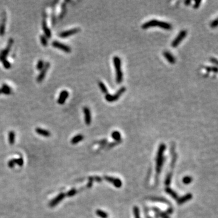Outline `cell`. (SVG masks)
Listing matches in <instances>:
<instances>
[{
	"mask_svg": "<svg viewBox=\"0 0 218 218\" xmlns=\"http://www.w3.org/2000/svg\"><path fill=\"white\" fill-rule=\"evenodd\" d=\"M158 27L167 30H170L172 29V26L171 24L167 23V22L161 21H158L157 19H154L146 22V23L143 24L142 26V28L143 29H147L150 27Z\"/></svg>",
	"mask_w": 218,
	"mask_h": 218,
	"instance_id": "1",
	"label": "cell"
},
{
	"mask_svg": "<svg viewBox=\"0 0 218 218\" xmlns=\"http://www.w3.org/2000/svg\"><path fill=\"white\" fill-rule=\"evenodd\" d=\"M113 61L116 71V81L118 84H121L123 81V73L121 69V60L119 56H115L113 58Z\"/></svg>",
	"mask_w": 218,
	"mask_h": 218,
	"instance_id": "2",
	"label": "cell"
},
{
	"mask_svg": "<svg viewBox=\"0 0 218 218\" xmlns=\"http://www.w3.org/2000/svg\"><path fill=\"white\" fill-rule=\"evenodd\" d=\"M166 148V146L164 144H161L159 146L158 151L157 153V157H156V172L157 175L161 172V168L164 163V153Z\"/></svg>",
	"mask_w": 218,
	"mask_h": 218,
	"instance_id": "3",
	"label": "cell"
},
{
	"mask_svg": "<svg viewBox=\"0 0 218 218\" xmlns=\"http://www.w3.org/2000/svg\"><path fill=\"white\" fill-rule=\"evenodd\" d=\"M126 91V88L125 87H122L119 88L117 92H116L115 94L114 95H110V94H106L105 96V99L107 101L109 102H113L119 99L120 96L124 93Z\"/></svg>",
	"mask_w": 218,
	"mask_h": 218,
	"instance_id": "4",
	"label": "cell"
},
{
	"mask_svg": "<svg viewBox=\"0 0 218 218\" xmlns=\"http://www.w3.org/2000/svg\"><path fill=\"white\" fill-rule=\"evenodd\" d=\"M14 42V40L13 38H9L7 42V45L5 49L2 50L0 52V61H3L4 60H6V58L8 56L9 51H10L12 47L13 46V44Z\"/></svg>",
	"mask_w": 218,
	"mask_h": 218,
	"instance_id": "5",
	"label": "cell"
},
{
	"mask_svg": "<svg viewBox=\"0 0 218 218\" xmlns=\"http://www.w3.org/2000/svg\"><path fill=\"white\" fill-rule=\"evenodd\" d=\"M187 35V32L186 30H182L179 33L177 37L174 39L172 42V46L173 47H176L180 44L181 42L183 41Z\"/></svg>",
	"mask_w": 218,
	"mask_h": 218,
	"instance_id": "6",
	"label": "cell"
},
{
	"mask_svg": "<svg viewBox=\"0 0 218 218\" xmlns=\"http://www.w3.org/2000/svg\"><path fill=\"white\" fill-rule=\"evenodd\" d=\"M51 46L53 47L56 48V49H60V50H62V51H64L65 53H69L72 51V49L70 46L65 45L64 44L62 43L61 42H59L58 41H54L51 42Z\"/></svg>",
	"mask_w": 218,
	"mask_h": 218,
	"instance_id": "7",
	"label": "cell"
},
{
	"mask_svg": "<svg viewBox=\"0 0 218 218\" xmlns=\"http://www.w3.org/2000/svg\"><path fill=\"white\" fill-rule=\"evenodd\" d=\"M6 22H7L6 12L5 11H3L1 14V19H0V36L1 37H3L5 34Z\"/></svg>",
	"mask_w": 218,
	"mask_h": 218,
	"instance_id": "8",
	"label": "cell"
},
{
	"mask_svg": "<svg viewBox=\"0 0 218 218\" xmlns=\"http://www.w3.org/2000/svg\"><path fill=\"white\" fill-rule=\"evenodd\" d=\"M50 67V64L49 62H47L45 63V65L44 68L42 69V70H41L39 74H38V76H37V81L38 82V83H40L44 79L45 77H46V75L47 74V71L49 70V68Z\"/></svg>",
	"mask_w": 218,
	"mask_h": 218,
	"instance_id": "9",
	"label": "cell"
},
{
	"mask_svg": "<svg viewBox=\"0 0 218 218\" xmlns=\"http://www.w3.org/2000/svg\"><path fill=\"white\" fill-rule=\"evenodd\" d=\"M80 31H81V28H73L72 29H70V30L62 32L59 34V37L62 38H67V37H69L70 36L74 35L75 34L79 32Z\"/></svg>",
	"mask_w": 218,
	"mask_h": 218,
	"instance_id": "10",
	"label": "cell"
},
{
	"mask_svg": "<svg viewBox=\"0 0 218 218\" xmlns=\"http://www.w3.org/2000/svg\"><path fill=\"white\" fill-rule=\"evenodd\" d=\"M104 179L108 182L112 183L113 185L116 188H120L122 186V181H121L119 178H115L113 177H110V176H105L104 177Z\"/></svg>",
	"mask_w": 218,
	"mask_h": 218,
	"instance_id": "11",
	"label": "cell"
},
{
	"mask_svg": "<svg viewBox=\"0 0 218 218\" xmlns=\"http://www.w3.org/2000/svg\"><path fill=\"white\" fill-rule=\"evenodd\" d=\"M69 96V93L67 90H64L61 91V92L60 93V96L58 97V99L57 100V102L60 105H63L65 103V101L67 99L68 97Z\"/></svg>",
	"mask_w": 218,
	"mask_h": 218,
	"instance_id": "12",
	"label": "cell"
},
{
	"mask_svg": "<svg viewBox=\"0 0 218 218\" xmlns=\"http://www.w3.org/2000/svg\"><path fill=\"white\" fill-rule=\"evenodd\" d=\"M83 112L84 114V121L87 125H90L92 122V116L90 108L88 107H84L83 108Z\"/></svg>",
	"mask_w": 218,
	"mask_h": 218,
	"instance_id": "13",
	"label": "cell"
},
{
	"mask_svg": "<svg viewBox=\"0 0 218 218\" xmlns=\"http://www.w3.org/2000/svg\"><path fill=\"white\" fill-rule=\"evenodd\" d=\"M65 195L64 193H60L58 196H57L54 199L51 200V202L50 203V206L51 207H53L56 206V205L58 204L61 200H63V199L65 198Z\"/></svg>",
	"mask_w": 218,
	"mask_h": 218,
	"instance_id": "14",
	"label": "cell"
},
{
	"mask_svg": "<svg viewBox=\"0 0 218 218\" xmlns=\"http://www.w3.org/2000/svg\"><path fill=\"white\" fill-rule=\"evenodd\" d=\"M163 56H164L167 61L169 62L170 64H174L176 62V58L172 53L168 51H165L163 52Z\"/></svg>",
	"mask_w": 218,
	"mask_h": 218,
	"instance_id": "15",
	"label": "cell"
},
{
	"mask_svg": "<svg viewBox=\"0 0 218 218\" xmlns=\"http://www.w3.org/2000/svg\"><path fill=\"white\" fill-rule=\"evenodd\" d=\"M42 30H43L44 33V35L47 38H50L51 36V33L50 31V28L48 27L47 25L46 21L44 19H43L42 22Z\"/></svg>",
	"mask_w": 218,
	"mask_h": 218,
	"instance_id": "16",
	"label": "cell"
},
{
	"mask_svg": "<svg viewBox=\"0 0 218 218\" xmlns=\"http://www.w3.org/2000/svg\"><path fill=\"white\" fill-rule=\"evenodd\" d=\"M193 196L191 193H187L185 196H183L182 197L180 198H178L177 200V203L178 205H182L184 204L185 202H187L188 200H191Z\"/></svg>",
	"mask_w": 218,
	"mask_h": 218,
	"instance_id": "17",
	"label": "cell"
},
{
	"mask_svg": "<svg viewBox=\"0 0 218 218\" xmlns=\"http://www.w3.org/2000/svg\"><path fill=\"white\" fill-rule=\"evenodd\" d=\"M35 131L37 134L39 135H41L42 136L46 137V138H47V137H50V135H51V133H50V131H48V130H46V129H41V128H39V127L36 128Z\"/></svg>",
	"mask_w": 218,
	"mask_h": 218,
	"instance_id": "18",
	"label": "cell"
},
{
	"mask_svg": "<svg viewBox=\"0 0 218 218\" xmlns=\"http://www.w3.org/2000/svg\"><path fill=\"white\" fill-rule=\"evenodd\" d=\"M2 91V93L4 94L5 95H9L12 94V90L10 87H9L8 85L6 84H3L2 85V87L1 88Z\"/></svg>",
	"mask_w": 218,
	"mask_h": 218,
	"instance_id": "19",
	"label": "cell"
},
{
	"mask_svg": "<svg viewBox=\"0 0 218 218\" xmlns=\"http://www.w3.org/2000/svg\"><path fill=\"white\" fill-rule=\"evenodd\" d=\"M84 138V135L81 134H78L77 135L74 136L73 138H72V139H71V143L72 144H76L81 141H83Z\"/></svg>",
	"mask_w": 218,
	"mask_h": 218,
	"instance_id": "20",
	"label": "cell"
},
{
	"mask_svg": "<svg viewBox=\"0 0 218 218\" xmlns=\"http://www.w3.org/2000/svg\"><path fill=\"white\" fill-rule=\"evenodd\" d=\"M8 140L9 144L11 145L15 143V133L14 131H10L8 133Z\"/></svg>",
	"mask_w": 218,
	"mask_h": 218,
	"instance_id": "21",
	"label": "cell"
},
{
	"mask_svg": "<svg viewBox=\"0 0 218 218\" xmlns=\"http://www.w3.org/2000/svg\"><path fill=\"white\" fill-rule=\"evenodd\" d=\"M111 136L115 141H120L121 139V135L118 131H114L111 133Z\"/></svg>",
	"mask_w": 218,
	"mask_h": 218,
	"instance_id": "22",
	"label": "cell"
},
{
	"mask_svg": "<svg viewBox=\"0 0 218 218\" xmlns=\"http://www.w3.org/2000/svg\"><path fill=\"white\" fill-rule=\"evenodd\" d=\"M165 191L171 196L172 198H173L175 199H178V196H177V193L175 192V191L172 190V188H169V187H167V188H165Z\"/></svg>",
	"mask_w": 218,
	"mask_h": 218,
	"instance_id": "23",
	"label": "cell"
},
{
	"mask_svg": "<svg viewBox=\"0 0 218 218\" xmlns=\"http://www.w3.org/2000/svg\"><path fill=\"white\" fill-rule=\"evenodd\" d=\"M96 215H97L99 218H108V215L107 214V213L105 212L104 211H103V210H97L96 211Z\"/></svg>",
	"mask_w": 218,
	"mask_h": 218,
	"instance_id": "24",
	"label": "cell"
},
{
	"mask_svg": "<svg viewBox=\"0 0 218 218\" xmlns=\"http://www.w3.org/2000/svg\"><path fill=\"white\" fill-rule=\"evenodd\" d=\"M98 85H99V88H100V90H101V92L103 93H105L106 95V94H108V89H107L106 85H105L102 82L99 81V83H98Z\"/></svg>",
	"mask_w": 218,
	"mask_h": 218,
	"instance_id": "25",
	"label": "cell"
},
{
	"mask_svg": "<svg viewBox=\"0 0 218 218\" xmlns=\"http://www.w3.org/2000/svg\"><path fill=\"white\" fill-rule=\"evenodd\" d=\"M39 39H40V41H41V44L44 47H47L48 45V41L47 38H46V37L44 35H41L39 36Z\"/></svg>",
	"mask_w": 218,
	"mask_h": 218,
	"instance_id": "26",
	"label": "cell"
},
{
	"mask_svg": "<svg viewBox=\"0 0 218 218\" xmlns=\"http://www.w3.org/2000/svg\"><path fill=\"white\" fill-rule=\"evenodd\" d=\"M66 6H65V4H62V7H61V14H60V16H59V18L60 19H62L65 16V14H66Z\"/></svg>",
	"mask_w": 218,
	"mask_h": 218,
	"instance_id": "27",
	"label": "cell"
},
{
	"mask_svg": "<svg viewBox=\"0 0 218 218\" xmlns=\"http://www.w3.org/2000/svg\"><path fill=\"white\" fill-rule=\"evenodd\" d=\"M193 181V178L191 176H187L186 177H183L182 179V182L186 185L190 184V183Z\"/></svg>",
	"mask_w": 218,
	"mask_h": 218,
	"instance_id": "28",
	"label": "cell"
},
{
	"mask_svg": "<svg viewBox=\"0 0 218 218\" xmlns=\"http://www.w3.org/2000/svg\"><path fill=\"white\" fill-rule=\"evenodd\" d=\"M45 63L42 60H40L38 61L37 64V69L39 71H41L44 67Z\"/></svg>",
	"mask_w": 218,
	"mask_h": 218,
	"instance_id": "29",
	"label": "cell"
},
{
	"mask_svg": "<svg viewBox=\"0 0 218 218\" xmlns=\"http://www.w3.org/2000/svg\"><path fill=\"white\" fill-rule=\"evenodd\" d=\"M133 214H134L135 218H141L139 214V210L136 206H135L133 207Z\"/></svg>",
	"mask_w": 218,
	"mask_h": 218,
	"instance_id": "30",
	"label": "cell"
},
{
	"mask_svg": "<svg viewBox=\"0 0 218 218\" xmlns=\"http://www.w3.org/2000/svg\"><path fill=\"white\" fill-rule=\"evenodd\" d=\"M3 62V65L4 66V67L5 68V69H10L12 67L11 63L9 61H7V60H4L3 61H2Z\"/></svg>",
	"mask_w": 218,
	"mask_h": 218,
	"instance_id": "31",
	"label": "cell"
},
{
	"mask_svg": "<svg viewBox=\"0 0 218 218\" xmlns=\"http://www.w3.org/2000/svg\"><path fill=\"white\" fill-rule=\"evenodd\" d=\"M14 161H15V164H17L19 167L23 166V165L24 164L23 159L22 158H19L18 159H14Z\"/></svg>",
	"mask_w": 218,
	"mask_h": 218,
	"instance_id": "32",
	"label": "cell"
},
{
	"mask_svg": "<svg viewBox=\"0 0 218 218\" xmlns=\"http://www.w3.org/2000/svg\"><path fill=\"white\" fill-rule=\"evenodd\" d=\"M172 174L169 173L168 174V175L166 177V179H165V184L166 186H169L170 184L171 183V181H172Z\"/></svg>",
	"mask_w": 218,
	"mask_h": 218,
	"instance_id": "33",
	"label": "cell"
},
{
	"mask_svg": "<svg viewBox=\"0 0 218 218\" xmlns=\"http://www.w3.org/2000/svg\"><path fill=\"white\" fill-rule=\"evenodd\" d=\"M76 193H77V190H75L74 188H73V189L70 190L69 192H67V193L66 195L68 197H72L76 195Z\"/></svg>",
	"mask_w": 218,
	"mask_h": 218,
	"instance_id": "34",
	"label": "cell"
},
{
	"mask_svg": "<svg viewBox=\"0 0 218 218\" xmlns=\"http://www.w3.org/2000/svg\"><path fill=\"white\" fill-rule=\"evenodd\" d=\"M218 18H216L214 20H213V21L211 22V24H210V26H211V28H216V27L218 26Z\"/></svg>",
	"mask_w": 218,
	"mask_h": 218,
	"instance_id": "35",
	"label": "cell"
},
{
	"mask_svg": "<svg viewBox=\"0 0 218 218\" xmlns=\"http://www.w3.org/2000/svg\"><path fill=\"white\" fill-rule=\"evenodd\" d=\"M201 2H202V1H200V0L195 1V3H194V5H193V8H195V9L199 8V6H200V3H201Z\"/></svg>",
	"mask_w": 218,
	"mask_h": 218,
	"instance_id": "36",
	"label": "cell"
},
{
	"mask_svg": "<svg viewBox=\"0 0 218 218\" xmlns=\"http://www.w3.org/2000/svg\"><path fill=\"white\" fill-rule=\"evenodd\" d=\"M15 161H14V159L10 160L8 162V166H9V167H10V168H13V167L15 166Z\"/></svg>",
	"mask_w": 218,
	"mask_h": 218,
	"instance_id": "37",
	"label": "cell"
},
{
	"mask_svg": "<svg viewBox=\"0 0 218 218\" xmlns=\"http://www.w3.org/2000/svg\"><path fill=\"white\" fill-rule=\"evenodd\" d=\"M51 23H52V25H55L56 23V18L55 15L54 13H52V15H51Z\"/></svg>",
	"mask_w": 218,
	"mask_h": 218,
	"instance_id": "38",
	"label": "cell"
},
{
	"mask_svg": "<svg viewBox=\"0 0 218 218\" xmlns=\"http://www.w3.org/2000/svg\"><path fill=\"white\" fill-rule=\"evenodd\" d=\"M210 61H211L212 63H214V64H218V61H217L216 58H210Z\"/></svg>",
	"mask_w": 218,
	"mask_h": 218,
	"instance_id": "39",
	"label": "cell"
},
{
	"mask_svg": "<svg viewBox=\"0 0 218 218\" xmlns=\"http://www.w3.org/2000/svg\"><path fill=\"white\" fill-rule=\"evenodd\" d=\"M211 71L214 72V73H217V72H218V68L216 67H211Z\"/></svg>",
	"mask_w": 218,
	"mask_h": 218,
	"instance_id": "40",
	"label": "cell"
},
{
	"mask_svg": "<svg viewBox=\"0 0 218 218\" xmlns=\"http://www.w3.org/2000/svg\"><path fill=\"white\" fill-rule=\"evenodd\" d=\"M191 3V0H186V1L184 2L185 4H186V5H188Z\"/></svg>",
	"mask_w": 218,
	"mask_h": 218,
	"instance_id": "41",
	"label": "cell"
},
{
	"mask_svg": "<svg viewBox=\"0 0 218 218\" xmlns=\"http://www.w3.org/2000/svg\"><path fill=\"white\" fill-rule=\"evenodd\" d=\"M1 93H2V91H1V89L0 88V94H1Z\"/></svg>",
	"mask_w": 218,
	"mask_h": 218,
	"instance_id": "42",
	"label": "cell"
}]
</instances>
